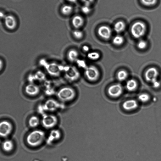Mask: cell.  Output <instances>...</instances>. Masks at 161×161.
<instances>
[{"instance_id":"6da1fadb","label":"cell","mask_w":161,"mask_h":161,"mask_svg":"<svg viewBox=\"0 0 161 161\" xmlns=\"http://www.w3.org/2000/svg\"><path fill=\"white\" fill-rule=\"evenodd\" d=\"M45 134L40 130H35L30 132L26 137V142L30 146L35 147L41 144L44 140Z\"/></svg>"},{"instance_id":"7a4b0ae2","label":"cell","mask_w":161,"mask_h":161,"mask_svg":"<svg viewBox=\"0 0 161 161\" xmlns=\"http://www.w3.org/2000/svg\"><path fill=\"white\" fill-rule=\"evenodd\" d=\"M147 25L143 20H137L131 25L130 32L133 36L136 39L144 36L147 31Z\"/></svg>"},{"instance_id":"3957f363","label":"cell","mask_w":161,"mask_h":161,"mask_svg":"<svg viewBox=\"0 0 161 161\" xmlns=\"http://www.w3.org/2000/svg\"><path fill=\"white\" fill-rule=\"evenodd\" d=\"M56 95L58 99L60 101L67 102L74 98L76 93L73 88L69 86H64L58 90Z\"/></svg>"},{"instance_id":"277c9868","label":"cell","mask_w":161,"mask_h":161,"mask_svg":"<svg viewBox=\"0 0 161 161\" xmlns=\"http://www.w3.org/2000/svg\"><path fill=\"white\" fill-rule=\"evenodd\" d=\"M158 72L155 68L152 67L148 68L145 73V78L148 82L152 84L153 87L155 88H158L160 85L159 81L157 80Z\"/></svg>"},{"instance_id":"5b68a950","label":"cell","mask_w":161,"mask_h":161,"mask_svg":"<svg viewBox=\"0 0 161 161\" xmlns=\"http://www.w3.org/2000/svg\"><path fill=\"white\" fill-rule=\"evenodd\" d=\"M41 121L42 125L44 128L50 129L53 128L56 125L58 119L55 115L44 114L42 115Z\"/></svg>"},{"instance_id":"8992f818","label":"cell","mask_w":161,"mask_h":161,"mask_svg":"<svg viewBox=\"0 0 161 161\" xmlns=\"http://www.w3.org/2000/svg\"><path fill=\"white\" fill-rule=\"evenodd\" d=\"M63 71L64 72V76L66 79L70 81H75L80 76L79 71L74 66L64 67Z\"/></svg>"},{"instance_id":"52a82bcc","label":"cell","mask_w":161,"mask_h":161,"mask_svg":"<svg viewBox=\"0 0 161 161\" xmlns=\"http://www.w3.org/2000/svg\"><path fill=\"white\" fill-rule=\"evenodd\" d=\"M85 74L89 80L95 81L98 78L100 73L98 69L96 67L90 65L85 69Z\"/></svg>"},{"instance_id":"ba28073f","label":"cell","mask_w":161,"mask_h":161,"mask_svg":"<svg viewBox=\"0 0 161 161\" xmlns=\"http://www.w3.org/2000/svg\"><path fill=\"white\" fill-rule=\"evenodd\" d=\"M64 67L58 63L52 62L48 64L46 67L47 72L50 75L57 76L60 75L62 71H63Z\"/></svg>"},{"instance_id":"9c48e42d","label":"cell","mask_w":161,"mask_h":161,"mask_svg":"<svg viewBox=\"0 0 161 161\" xmlns=\"http://www.w3.org/2000/svg\"><path fill=\"white\" fill-rule=\"evenodd\" d=\"M13 126L11 122L6 120L1 121L0 124V134L2 137L8 136L11 133Z\"/></svg>"},{"instance_id":"30bf717a","label":"cell","mask_w":161,"mask_h":161,"mask_svg":"<svg viewBox=\"0 0 161 161\" xmlns=\"http://www.w3.org/2000/svg\"><path fill=\"white\" fill-rule=\"evenodd\" d=\"M123 92L122 86L119 83H116L110 86L108 90V95L111 97L116 98L121 95Z\"/></svg>"},{"instance_id":"8fae6325","label":"cell","mask_w":161,"mask_h":161,"mask_svg":"<svg viewBox=\"0 0 161 161\" xmlns=\"http://www.w3.org/2000/svg\"><path fill=\"white\" fill-rule=\"evenodd\" d=\"M40 86L34 83H29L25 88V91L26 94L31 97L37 95L40 92Z\"/></svg>"},{"instance_id":"7c38bea8","label":"cell","mask_w":161,"mask_h":161,"mask_svg":"<svg viewBox=\"0 0 161 161\" xmlns=\"http://www.w3.org/2000/svg\"><path fill=\"white\" fill-rule=\"evenodd\" d=\"M42 105L45 112H54L58 110L60 106L57 101L52 99L47 100Z\"/></svg>"},{"instance_id":"4fadbf2b","label":"cell","mask_w":161,"mask_h":161,"mask_svg":"<svg viewBox=\"0 0 161 161\" xmlns=\"http://www.w3.org/2000/svg\"><path fill=\"white\" fill-rule=\"evenodd\" d=\"M4 19V24L7 28L11 30L15 29L17 25V21L14 16L8 15L5 16Z\"/></svg>"},{"instance_id":"5bb4252c","label":"cell","mask_w":161,"mask_h":161,"mask_svg":"<svg viewBox=\"0 0 161 161\" xmlns=\"http://www.w3.org/2000/svg\"><path fill=\"white\" fill-rule=\"evenodd\" d=\"M99 36L105 39H108L111 36L112 31L108 26L103 25L100 26L97 31Z\"/></svg>"},{"instance_id":"9a60e30c","label":"cell","mask_w":161,"mask_h":161,"mask_svg":"<svg viewBox=\"0 0 161 161\" xmlns=\"http://www.w3.org/2000/svg\"><path fill=\"white\" fill-rule=\"evenodd\" d=\"M61 133L58 129H53L51 131L47 139V144H51L59 140L61 137Z\"/></svg>"},{"instance_id":"2e32d148","label":"cell","mask_w":161,"mask_h":161,"mask_svg":"<svg viewBox=\"0 0 161 161\" xmlns=\"http://www.w3.org/2000/svg\"><path fill=\"white\" fill-rule=\"evenodd\" d=\"M138 103L134 99H129L125 101L122 104L124 109L126 111H131L136 109L138 107Z\"/></svg>"},{"instance_id":"e0dca14e","label":"cell","mask_w":161,"mask_h":161,"mask_svg":"<svg viewBox=\"0 0 161 161\" xmlns=\"http://www.w3.org/2000/svg\"><path fill=\"white\" fill-rule=\"evenodd\" d=\"M2 147L3 150L5 152H10L14 148V143L11 140H6L2 142Z\"/></svg>"},{"instance_id":"ac0fdd59","label":"cell","mask_w":161,"mask_h":161,"mask_svg":"<svg viewBox=\"0 0 161 161\" xmlns=\"http://www.w3.org/2000/svg\"><path fill=\"white\" fill-rule=\"evenodd\" d=\"M78 53L75 49H71L68 52L67 56L68 60L70 62H76L78 59Z\"/></svg>"},{"instance_id":"d6986e66","label":"cell","mask_w":161,"mask_h":161,"mask_svg":"<svg viewBox=\"0 0 161 161\" xmlns=\"http://www.w3.org/2000/svg\"><path fill=\"white\" fill-rule=\"evenodd\" d=\"M73 26L76 28H78L82 26L84 20L83 18L80 15L75 16L72 20Z\"/></svg>"},{"instance_id":"ffe728a7","label":"cell","mask_w":161,"mask_h":161,"mask_svg":"<svg viewBox=\"0 0 161 161\" xmlns=\"http://www.w3.org/2000/svg\"><path fill=\"white\" fill-rule=\"evenodd\" d=\"M40 121L38 117L36 116H31L28 120V125L30 127L32 128H35L39 125Z\"/></svg>"},{"instance_id":"44dd1931","label":"cell","mask_w":161,"mask_h":161,"mask_svg":"<svg viewBox=\"0 0 161 161\" xmlns=\"http://www.w3.org/2000/svg\"><path fill=\"white\" fill-rule=\"evenodd\" d=\"M137 86V84L136 81L133 79L128 80L126 84V89L130 92L135 90Z\"/></svg>"},{"instance_id":"7402d4cb","label":"cell","mask_w":161,"mask_h":161,"mask_svg":"<svg viewBox=\"0 0 161 161\" xmlns=\"http://www.w3.org/2000/svg\"><path fill=\"white\" fill-rule=\"evenodd\" d=\"M125 23L123 21H119L116 22L114 25V31L117 33L123 31L125 28Z\"/></svg>"},{"instance_id":"603a6c76","label":"cell","mask_w":161,"mask_h":161,"mask_svg":"<svg viewBox=\"0 0 161 161\" xmlns=\"http://www.w3.org/2000/svg\"><path fill=\"white\" fill-rule=\"evenodd\" d=\"M142 5L146 7H152L156 6L158 0H140Z\"/></svg>"},{"instance_id":"cb8c5ba5","label":"cell","mask_w":161,"mask_h":161,"mask_svg":"<svg viewBox=\"0 0 161 161\" xmlns=\"http://www.w3.org/2000/svg\"><path fill=\"white\" fill-rule=\"evenodd\" d=\"M73 11V7L70 5L65 4L63 5L61 9L62 13L65 15L70 14Z\"/></svg>"},{"instance_id":"d4e9b609","label":"cell","mask_w":161,"mask_h":161,"mask_svg":"<svg viewBox=\"0 0 161 161\" xmlns=\"http://www.w3.org/2000/svg\"><path fill=\"white\" fill-rule=\"evenodd\" d=\"M128 75V73L126 71L124 70H121L117 73V77L119 81H122L126 79Z\"/></svg>"},{"instance_id":"484cf974","label":"cell","mask_w":161,"mask_h":161,"mask_svg":"<svg viewBox=\"0 0 161 161\" xmlns=\"http://www.w3.org/2000/svg\"><path fill=\"white\" fill-rule=\"evenodd\" d=\"M124 37L118 35L116 36L113 39V43L116 45H120L124 42Z\"/></svg>"},{"instance_id":"4316f807","label":"cell","mask_w":161,"mask_h":161,"mask_svg":"<svg viewBox=\"0 0 161 161\" xmlns=\"http://www.w3.org/2000/svg\"><path fill=\"white\" fill-rule=\"evenodd\" d=\"M100 56L99 53L96 52H91L87 54V58L92 60H97L100 58Z\"/></svg>"},{"instance_id":"83f0119b","label":"cell","mask_w":161,"mask_h":161,"mask_svg":"<svg viewBox=\"0 0 161 161\" xmlns=\"http://www.w3.org/2000/svg\"><path fill=\"white\" fill-rule=\"evenodd\" d=\"M138 100L142 103L147 102L150 99V96L147 93H143L140 94L138 97Z\"/></svg>"},{"instance_id":"f1b7e54d","label":"cell","mask_w":161,"mask_h":161,"mask_svg":"<svg viewBox=\"0 0 161 161\" xmlns=\"http://www.w3.org/2000/svg\"><path fill=\"white\" fill-rule=\"evenodd\" d=\"M74 36L77 39H80L83 36V33L81 31L79 30H75L73 31Z\"/></svg>"},{"instance_id":"f546056e","label":"cell","mask_w":161,"mask_h":161,"mask_svg":"<svg viewBox=\"0 0 161 161\" xmlns=\"http://www.w3.org/2000/svg\"><path fill=\"white\" fill-rule=\"evenodd\" d=\"M147 45L146 41L143 40L140 41L138 43L137 47L140 49L142 50L145 49Z\"/></svg>"},{"instance_id":"4dcf8cb0","label":"cell","mask_w":161,"mask_h":161,"mask_svg":"<svg viewBox=\"0 0 161 161\" xmlns=\"http://www.w3.org/2000/svg\"><path fill=\"white\" fill-rule=\"evenodd\" d=\"M76 62L78 66L80 67L85 69L87 67L86 62L83 60L78 59Z\"/></svg>"},{"instance_id":"1f68e13d","label":"cell","mask_w":161,"mask_h":161,"mask_svg":"<svg viewBox=\"0 0 161 161\" xmlns=\"http://www.w3.org/2000/svg\"><path fill=\"white\" fill-rule=\"evenodd\" d=\"M89 6L85 5L82 7L81 10L83 13L85 14H87L90 12L91 11V8Z\"/></svg>"},{"instance_id":"d6a6232c","label":"cell","mask_w":161,"mask_h":161,"mask_svg":"<svg viewBox=\"0 0 161 161\" xmlns=\"http://www.w3.org/2000/svg\"><path fill=\"white\" fill-rule=\"evenodd\" d=\"M35 79L38 80H43L44 79V74L39 71L37 72L35 75H34Z\"/></svg>"},{"instance_id":"836d02e7","label":"cell","mask_w":161,"mask_h":161,"mask_svg":"<svg viewBox=\"0 0 161 161\" xmlns=\"http://www.w3.org/2000/svg\"><path fill=\"white\" fill-rule=\"evenodd\" d=\"M94 0H81L84 3L85 5H90L94 1Z\"/></svg>"},{"instance_id":"e575fe53","label":"cell","mask_w":161,"mask_h":161,"mask_svg":"<svg viewBox=\"0 0 161 161\" xmlns=\"http://www.w3.org/2000/svg\"><path fill=\"white\" fill-rule=\"evenodd\" d=\"M3 59L1 58L0 59V71H1L4 67V63Z\"/></svg>"},{"instance_id":"d590c367","label":"cell","mask_w":161,"mask_h":161,"mask_svg":"<svg viewBox=\"0 0 161 161\" xmlns=\"http://www.w3.org/2000/svg\"><path fill=\"white\" fill-rule=\"evenodd\" d=\"M89 47L86 45H84L83 47V50L85 52H88L89 50Z\"/></svg>"},{"instance_id":"8d00e7d4","label":"cell","mask_w":161,"mask_h":161,"mask_svg":"<svg viewBox=\"0 0 161 161\" xmlns=\"http://www.w3.org/2000/svg\"><path fill=\"white\" fill-rule=\"evenodd\" d=\"M0 16H1V18H4L5 17V16L4 15L3 13H2L1 12V13H0Z\"/></svg>"},{"instance_id":"74e56055","label":"cell","mask_w":161,"mask_h":161,"mask_svg":"<svg viewBox=\"0 0 161 161\" xmlns=\"http://www.w3.org/2000/svg\"><path fill=\"white\" fill-rule=\"evenodd\" d=\"M69 2L71 3H75V2L77 0H67Z\"/></svg>"}]
</instances>
